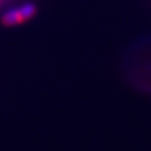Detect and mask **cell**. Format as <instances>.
Returning <instances> with one entry per match:
<instances>
[{
  "instance_id": "obj_1",
  "label": "cell",
  "mask_w": 151,
  "mask_h": 151,
  "mask_svg": "<svg viewBox=\"0 0 151 151\" xmlns=\"http://www.w3.org/2000/svg\"><path fill=\"white\" fill-rule=\"evenodd\" d=\"M35 13H36L35 5L26 4V5H23L22 7H18V9H14V10H11L10 12H7L4 16L3 22L6 25H14V24L22 23V22L31 18Z\"/></svg>"
}]
</instances>
